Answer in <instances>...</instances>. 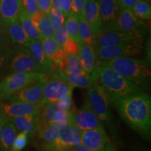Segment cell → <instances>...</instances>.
I'll return each instance as SVG.
<instances>
[{"label":"cell","instance_id":"cell-1","mask_svg":"<svg viewBox=\"0 0 151 151\" xmlns=\"http://www.w3.org/2000/svg\"><path fill=\"white\" fill-rule=\"evenodd\" d=\"M111 102L125 123L143 139L150 140L151 99L146 92L113 99Z\"/></svg>","mask_w":151,"mask_h":151},{"label":"cell","instance_id":"cell-2","mask_svg":"<svg viewBox=\"0 0 151 151\" xmlns=\"http://www.w3.org/2000/svg\"><path fill=\"white\" fill-rule=\"evenodd\" d=\"M97 65L110 67L143 90H150L151 71L146 60L120 57L105 61L97 60Z\"/></svg>","mask_w":151,"mask_h":151},{"label":"cell","instance_id":"cell-3","mask_svg":"<svg viewBox=\"0 0 151 151\" xmlns=\"http://www.w3.org/2000/svg\"><path fill=\"white\" fill-rule=\"evenodd\" d=\"M90 76L94 83L103 87L111 101L144 91L110 67L97 65Z\"/></svg>","mask_w":151,"mask_h":151},{"label":"cell","instance_id":"cell-4","mask_svg":"<svg viewBox=\"0 0 151 151\" xmlns=\"http://www.w3.org/2000/svg\"><path fill=\"white\" fill-rule=\"evenodd\" d=\"M49 75L40 72H15L5 76L0 81V100H6L32 83L46 80Z\"/></svg>","mask_w":151,"mask_h":151},{"label":"cell","instance_id":"cell-5","mask_svg":"<svg viewBox=\"0 0 151 151\" xmlns=\"http://www.w3.org/2000/svg\"><path fill=\"white\" fill-rule=\"evenodd\" d=\"M86 99L99 118L101 124L112 128L113 115L110 107L111 102L103 87L93 83L92 86L88 89Z\"/></svg>","mask_w":151,"mask_h":151},{"label":"cell","instance_id":"cell-6","mask_svg":"<svg viewBox=\"0 0 151 151\" xmlns=\"http://www.w3.org/2000/svg\"><path fill=\"white\" fill-rule=\"evenodd\" d=\"M8 72L9 74L15 72H40L46 73L44 69L33 58L27 47L18 45H14V46L11 48Z\"/></svg>","mask_w":151,"mask_h":151},{"label":"cell","instance_id":"cell-7","mask_svg":"<svg viewBox=\"0 0 151 151\" xmlns=\"http://www.w3.org/2000/svg\"><path fill=\"white\" fill-rule=\"evenodd\" d=\"M143 33L139 29L128 31L103 32L96 37L94 48L121 44H142Z\"/></svg>","mask_w":151,"mask_h":151},{"label":"cell","instance_id":"cell-8","mask_svg":"<svg viewBox=\"0 0 151 151\" xmlns=\"http://www.w3.org/2000/svg\"><path fill=\"white\" fill-rule=\"evenodd\" d=\"M73 88L64 79L60 71H55L49 76L43 86V99L41 104L56 103L69 92Z\"/></svg>","mask_w":151,"mask_h":151},{"label":"cell","instance_id":"cell-9","mask_svg":"<svg viewBox=\"0 0 151 151\" xmlns=\"http://www.w3.org/2000/svg\"><path fill=\"white\" fill-rule=\"evenodd\" d=\"M58 127L57 123L39 124L33 135L34 144L39 151L61 150L58 144Z\"/></svg>","mask_w":151,"mask_h":151},{"label":"cell","instance_id":"cell-10","mask_svg":"<svg viewBox=\"0 0 151 151\" xmlns=\"http://www.w3.org/2000/svg\"><path fill=\"white\" fill-rule=\"evenodd\" d=\"M142 44H121L96 48L99 61H105L120 57H134L142 50Z\"/></svg>","mask_w":151,"mask_h":151},{"label":"cell","instance_id":"cell-11","mask_svg":"<svg viewBox=\"0 0 151 151\" xmlns=\"http://www.w3.org/2000/svg\"><path fill=\"white\" fill-rule=\"evenodd\" d=\"M46 80L37 81L27 85L6 101L9 102H22L34 104H41L43 99V86Z\"/></svg>","mask_w":151,"mask_h":151},{"label":"cell","instance_id":"cell-12","mask_svg":"<svg viewBox=\"0 0 151 151\" xmlns=\"http://www.w3.org/2000/svg\"><path fill=\"white\" fill-rule=\"evenodd\" d=\"M143 25V22L142 20L135 16L131 9H121L114 20L106 27L101 32L113 30L128 31L139 29Z\"/></svg>","mask_w":151,"mask_h":151},{"label":"cell","instance_id":"cell-13","mask_svg":"<svg viewBox=\"0 0 151 151\" xmlns=\"http://www.w3.org/2000/svg\"><path fill=\"white\" fill-rule=\"evenodd\" d=\"M71 114L74 123L82 131L94 129L103 125L86 99L83 106L78 110L73 112L71 111Z\"/></svg>","mask_w":151,"mask_h":151},{"label":"cell","instance_id":"cell-14","mask_svg":"<svg viewBox=\"0 0 151 151\" xmlns=\"http://www.w3.org/2000/svg\"><path fill=\"white\" fill-rule=\"evenodd\" d=\"M109 139L104 125L82 131L81 144L92 151H104Z\"/></svg>","mask_w":151,"mask_h":151},{"label":"cell","instance_id":"cell-15","mask_svg":"<svg viewBox=\"0 0 151 151\" xmlns=\"http://www.w3.org/2000/svg\"><path fill=\"white\" fill-rule=\"evenodd\" d=\"M69 114L70 111L62 109L58 102L43 105L39 113V124H66L69 120Z\"/></svg>","mask_w":151,"mask_h":151},{"label":"cell","instance_id":"cell-16","mask_svg":"<svg viewBox=\"0 0 151 151\" xmlns=\"http://www.w3.org/2000/svg\"><path fill=\"white\" fill-rule=\"evenodd\" d=\"M43 107L41 104H28L22 102L0 103V112L7 119L25 115L40 113Z\"/></svg>","mask_w":151,"mask_h":151},{"label":"cell","instance_id":"cell-17","mask_svg":"<svg viewBox=\"0 0 151 151\" xmlns=\"http://www.w3.org/2000/svg\"><path fill=\"white\" fill-rule=\"evenodd\" d=\"M22 0H0V19L6 26L18 19Z\"/></svg>","mask_w":151,"mask_h":151},{"label":"cell","instance_id":"cell-18","mask_svg":"<svg viewBox=\"0 0 151 151\" xmlns=\"http://www.w3.org/2000/svg\"><path fill=\"white\" fill-rule=\"evenodd\" d=\"M82 15L89 23L94 36L97 37L101 34L102 29L97 1H86Z\"/></svg>","mask_w":151,"mask_h":151},{"label":"cell","instance_id":"cell-19","mask_svg":"<svg viewBox=\"0 0 151 151\" xmlns=\"http://www.w3.org/2000/svg\"><path fill=\"white\" fill-rule=\"evenodd\" d=\"M102 29L111 23L116 18L121 8L119 6L117 0H97Z\"/></svg>","mask_w":151,"mask_h":151},{"label":"cell","instance_id":"cell-20","mask_svg":"<svg viewBox=\"0 0 151 151\" xmlns=\"http://www.w3.org/2000/svg\"><path fill=\"white\" fill-rule=\"evenodd\" d=\"M39 113L8 118L9 121L14 124L16 129L20 132H25L32 137L39 126Z\"/></svg>","mask_w":151,"mask_h":151},{"label":"cell","instance_id":"cell-21","mask_svg":"<svg viewBox=\"0 0 151 151\" xmlns=\"http://www.w3.org/2000/svg\"><path fill=\"white\" fill-rule=\"evenodd\" d=\"M27 48L32 55L33 58L44 69L47 74L50 76L53 73L54 71L52 63L45 54L41 40L31 39Z\"/></svg>","mask_w":151,"mask_h":151},{"label":"cell","instance_id":"cell-22","mask_svg":"<svg viewBox=\"0 0 151 151\" xmlns=\"http://www.w3.org/2000/svg\"><path fill=\"white\" fill-rule=\"evenodd\" d=\"M78 55L85 71L90 74L97 67V53L94 47L84 43H79Z\"/></svg>","mask_w":151,"mask_h":151},{"label":"cell","instance_id":"cell-23","mask_svg":"<svg viewBox=\"0 0 151 151\" xmlns=\"http://www.w3.org/2000/svg\"><path fill=\"white\" fill-rule=\"evenodd\" d=\"M7 31L11 44L28 46L31 39L24 31L18 19L7 26Z\"/></svg>","mask_w":151,"mask_h":151},{"label":"cell","instance_id":"cell-24","mask_svg":"<svg viewBox=\"0 0 151 151\" xmlns=\"http://www.w3.org/2000/svg\"><path fill=\"white\" fill-rule=\"evenodd\" d=\"M18 129L10 121H7L4 126L0 139V148L1 151H10L16 135Z\"/></svg>","mask_w":151,"mask_h":151},{"label":"cell","instance_id":"cell-25","mask_svg":"<svg viewBox=\"0 0 151 151\" xmlns=\"http://www.w3.org/2000/svg\"><path fill=\"white\" fill-rule=\"evenodd\" d=\"M64 79L73 88L88 89L93 84L92 77L89 73H71L64 74L60 72Z\"/></svg>","mask_w":151,"mask_h":151},{"label":"cell","instance_id":"cell-26","mask_svg":"<svg viewBox=\"0 0 151 151\" xmlns=\"http://www.w3.org/2000/svg\"><path fill=\"white\" fill-rule=\"evenodd\" d=\"M79 20V31L78 35L80 39V43L90 45L94 46L95 45L96 37L94 35L91 27L83 18L82 14L78 15Z\"/></svg>","mask_w":151,"mask_h":151},{"label":"cell","instance_id":"cell-27","mask_svg":"<svg viewBox=\"0 0 151 151\" xmlns=\"http://www.w3.org/2000/svg\"><path fill=\"white\" fill-rule=\"evenodd\" d=\"M39 32L44 38H53L55 31L50 25L46 15L38 11L32 18Z\"/></svg>","mask_w":151,"mask_h":151},{"label":"cell","instance_id":"cell-28","mask_svg":"<svg viewBox=\"0 0 151 151\" xmlns=\"http://www.w3.org/2000/svg\"><path fill=\"white\" fill-rule=\"evenodd\" d=\"M18 20L21 24L24 31L25 32L30 39H37V40L42 39L43 37L39 32V30L37 29L33 20L22 10L20 11V14H19Z\"/></svg>","mask_w":151,"mask_h":151},{"label":"cell","instance_id":"cell-29","mask_svg":"<svg viewBox=\"0 0 151 151\" xmlns=\"http://www.w3.org/2000/svg\"><path fill=\"white\" fill-rule=\"evenodd\" d=\"M58 144L62 151H67L72 148V136L68 123L59 124Z\"/></svg>","mask_w":151,"mask_h":151},{"label":"cell","instance_id":"cell-30","mask_svg":"<svg viewBox=\"0 0 151 151\" xmlns=\"http://www.w3.org/2000/svg\"><path fill=\"white\" fill-rule=\"evenodd\" d=\"M61 72V71H60ZM61 73L64 74H71V73H87L78 55H67L66 58L63 70Z\"/></svg>","mask_w":151,"mask_h":151},{"label":"cell","instance_id":"cell-31","mask_svg":"<svg viewBox=\"0 0 151 151\" xmlns=\"http://www.w3.org/2000/svg\"><path fill=\"white\" fill-rule=\"evenodd\" d=\"M66 18L67 20H65L64 26L67 31L69 37L80 43V39H79L78 35L79 20L78 15L71 12L70 15Z\"/></svg>","mask_w":151,"mask_h":151},{"label":"cell","instance_id":"cell-32","mask_svg":"<svg viewBox=\"0 0 151 151\" xmlns=\"http://www.w3.org/2000/svg\"><path fill=\"white\" fill-rule=\"evenodd\" d=\"M11 43H0V78L8 71Z\"/></svg>","mask_w":151,"mask_h":151},{"label":"cell","instance_id":"cell-33","mask_svg":"<svg viewBox=\"0 0 151 151\" xmlns=\"http://www.w3.org/2000/svg\"><path fill=\"white\" fill-rule=\"evenodd\" d=\"M136 17L141 20H148L151 17V6L148 1L145 0L137 2L131 9Z\"/></svg>","mask_w":151,"mask_h":151},{"label":"cell","instance_id":"cell-34","mask_svg":"<svg viewBox=\"0 0 151 151\" xmlns=\"http://www.w3.org/2000/svg\"><path fill=\"white\" fill-rule=\"evenodd\" d=\"M47 16L50 25L55 32L60 29L65 24L66 18L60 9L52 8Z\"/></svg>","mask_w":151,"mask_h":151},{"label":"cell","instance_id":"cell-35","mask_svg":"<svg viewBox=\"0 0 151 151\" xmlns=\"http://www.w3.org/2000/svg\"><path fill=\"white\" fill-rule=\"evenodd\" d=\"M67 123L70 127L71 136H72V147L78 146L81 144V137H82V130L79 128L78 126L74 123L73 120L72 114L70 111V114H69V120H68Z\"/></svg>","mask_w":151,"mask_h":151},{"label":"cell","instance_id":"cell-36","mask_svg":"<svg viewBox=\"0 0 151 151\" xmlns=\"http://www.w3.org/2000/svg\"><path fill=\"white\" fill-rule=\"evenodd\" d=\"M43 50L47 58L50 60L52 55L55 54L57 50L60 48L59 46L53 38H44L43 37L41 39Z\"/></svg>","mask_w":151,"mask_h":151},{"label":"cell","instance_id":"cell-37","mask_svg":"<svg viewBox=\"0 0 151 151\" xmlns=\"http://www.w3.org/2000/svg\"><path fill=\"white\" fill-rule=\"evenodd\" d=\"M29 134L25 132H20L16 135L10 151H20L27 145Z\"/></svg>","mask_w":151,"mask_h":151},{"label":"cell","instance_id":"cell-38","mask_svg":"<svg viewBox=\"0 0 151 151\" xmlns=\"http://www.w3.org/2000/svg\"><path fill=\"white\" fill-rule=\"evenodd\" d=\"M21 10L32 18L39 11L37 0H22Z\"/></svg>","mask_w":151,"mask_h":151},{"label":"cell","instance_id":"cell-39","mask_svg":"<svg viewBox=\"0 0 151 151\" xmlns=\"http://www.w3.org/2000/svg\"><path fill=\"white\" fill-rule=\"evenodd\" d=\"M62 49L67 55H78L79 43L74 39L69 37L62 47Z\"/></svg>","mask_w":151,"mask_h":151},{"label":"cell","instance_id":"cell-40","mask_svg":"<svg viewBox=\"0 0 151 151\" xmlns=\"http://www.w3.org/2000/svg\"><path fill=\"white\" fill-rule=\"evenodd\" d=\"M69 35H68L67 31L66 30L64 25L60 29H58V31L55 32L53 36V39H55V41L58 43L60 48H62L67 39H69Z\"/></svg>","mask_w":151,"mask_h":151},{"label":"cell","instance_id":"cell-41","mask_svg":"<svg viewBox=\"0 0 151 151\" xmlns=\"http://www.w3.org/2000/svg\"><path fill=\"white\" fill-rule=\"evenodd\" d=\"M72 102V92H69V93L66 94L65 97L61 98L58 101V104L62 109L70 111Z\"/></svg>","mask_w":151,"mask_h":151},{"label":"cell","instance_id":"cell-42","mask_svg":"<svg viewBox=\"0 0 151 151\" xmlns=\"http://www.w3.org/2000/svg\"><path fill=\"white\" fill-rule=\"evenodd\" d=\"M86 0H71V10L76 15L82 14Z\"/></svg>","mask_w":151,"mask_h":151},{"label":"cell","instance_id":"cell-43","mask_svg":"<svg viewBox=\"0 0 151 151\" xmlns=\"http://www.w3.org/2000/svg\"><path fill=\"white\" fill-rule=\"evenodd\" d=\"M37 1L39 11L47 16L52 8L51 1L50 0H37Z\"/></svg>","mask_w":151,"mask_h":151},{"label":"cell","instance_id":"cell-44","mask_svg":"<svg viewBox=\"0 0 151 151\" xmlns=\"http://www.w3.org/2000/svg\"><path fill=\"white\" fill-rule=\"evenodd\" d=\"M0 43H11L7 31V26L0 19Z\"/></svg>","mask_w":151,"mask_h":151},{"label":"cell","instance_id":"cell-45","mask_svg":"<svg viewBox=\"0 0 151 151\" xmlns=\"http://www.w3.org/2000/svg\"><path fill=\"white\" fill-rule=\"evenodd\" d=\"M60 9L65 15V18H67L72 12L71 0H61V8Z\"/></svg>","mask_w":151,"mask_h":151},{"label":"cell","instance_id":"cell-46","mask_svg":"<svg viewBox=\"0 0 151 151\" xmlns=\"http://www.w3.org/2000/svg\"><path fill=\"white\" fill-rule=\"evenodd\" d=\"M141 0H117L119 6L122 9H132L136 4Z\"/></svg>","mask_w":151,"mask_h":151},{"label":"cell","instance_id":"cell-47","mask_svg":"<svg viewBox=\"0 0 151 151\" xmlns=\"http://www.w3.org/2000/svg\"><path fill=\"white\" fill-rule=\"evenodd\" d=\"M67 151H92V150H90V148H88V147L85 146L84 145L80 144V145H78V146L72 147V148H71Z\"/></svg>","mask_w":151,"mask_h":151},{"label":"cell","instance_id":"cell-48","mask_svg":"<svg viewBox=\"0 0 151 151\" xmlns=\"http://www.w3.org/2000/svg\"><path fill=\"white\" fill-rule=\"evenodd\" d=\"M7 121H8V119H7L6 117L0 112V139H1V132H2L4 126V124Z\"/></svg>","mask_w":151,"mask_h":151},{"label":"cell","instance_id":"cell-49","mask_svg":"<svg viewBox=\"0 0 151 151\" xmlns=\"http://www.w3.org/2000/svg\"><path fill=\"white\" fill-rule=\"evenodd\" d=\"M104 151H117V149L113 143L109 141V142H107L106 144L104 150Z\"/></svg>","mask_w":151,"mask_h":151},{"label":"cell","instance_id":"cell-50","mask_svg":"<svg viewBox=\"0 0 151 151\" xmlns=\"http://www.w3.org/2000/svg\"><path fill=\"white\" fill-rule=\"evenodd\" d=\"M52 8L60 9L61 8V0H50Z\"/></svg>","mask_w":151,"mask_h":151},{"label":"cell","instance_id":"cell-51","mask_svg":"<svg viewBox=\"0 0 151 151\" xmlns=\"http://www.w3.org/2000/svg\"><path fill=\"white\" fill-rule=\"evenodd\" d=\"M132 151H148V150L143 148H139V147H137V148H134Z\"/></svg>","mask_w":151,"mask_h":151},{"label":"cell","instance_id":"cell-52","mask_svg":"<svg viewBox=\"0 0 151 151\" xmlns=\"http://www.w3.org/2000/svg\"><path fill=\"white\" fill-rule=\"evenodd\" d=\"M86 1H97V0H86Z\"/></svg>","mask_w":151,"mask_h":151},{"label":"cell","instance_id":"cell-53","mask_svg":"<svg viewBox=\"0 0 151 151\" xmlns=\"http://www.w3.org/2000/svg\"><path fill=\"white\" fill-rule=\"evenodd\" d=\"M52 151H61V150H52Z\"/></svg>","mask_w":151,"mask_h":151}]
</instances>
